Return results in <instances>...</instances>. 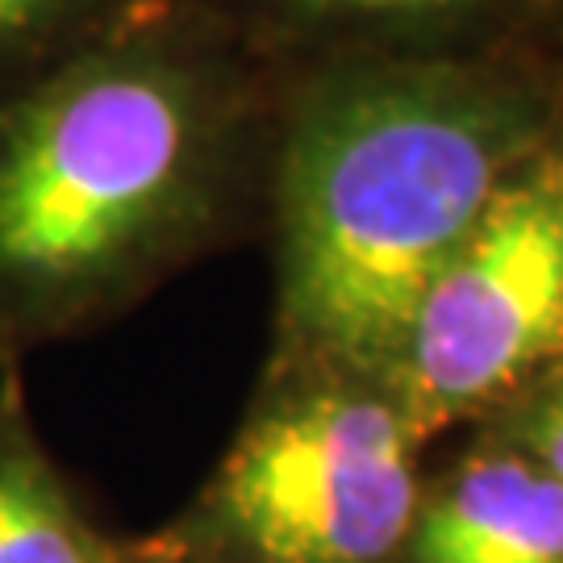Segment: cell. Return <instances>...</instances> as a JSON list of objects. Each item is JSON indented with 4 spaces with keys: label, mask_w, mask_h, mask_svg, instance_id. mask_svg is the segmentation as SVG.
<instances>
[{
    "label": "cell",
    "mask_w": 563,
    "mask_h": 563,
    "mask_svg": "<svg viewBox=\"0 0 563 563\" xmlns=\"http://www.w3.org/2000/svg\"><path fill=\"white\" fill-rule=\"evenodd\" d=\"M563 355V134L493 197L384 363L418 430L481 426Z\"/></svg>",
    "instance_id": "cell-4"
},
{
    "label": "cell",
    "mask_w": 563,
    "mask_h": 563,
    "mask_svg": "<svg viewBox=\"0 0 563 563\" xmlns=\"http://www.w3.org/2000/svg\"><path fill=\"white\" fill-rule=\"evenodd\" d=\"M284 84L351 63L563 42V0H201Z\"/></svg>",
    "instance_id": "cell-5"
},
{
    "label": "cell",
    "mask_w": 563,
    "mask_h": 563,
    "mask_svg": "<svg viewBox=\"0 0 563 563\" xmlns=\"http://www.w3.org/2000/svg\"><path fill=\"white\" fill-rule=\"evenodd\" d=\"M155 534H159V555H155V563H213V560H205V555H197V551H188L167 526L155 530Z\"/></svg>",
    "instance_id": "cell-10"
},
{
    "label": "cell",
    "mask_w": 563,
    "mask_h": 563,
    "mask_svg": "<svg viewBox=\"0 0 563 563\" xmlns=\"http://www.w3.org/2000/svg\"><path fill=\"white\" fill-rule=\"evenodd\" d=\"M284 80L167 0L0 101V367L260 239Z\"/></svg>",
    "instance_id": "cell-1"
},
{
    "label": "cell",
    "mask_w": 563,
    "mask_h": 563,
    "mask_svg": "<svg viewBox=\"0 0 563 563\" xmlns=\"http://www.w3.org/2000/svg\"><path fill=\"white\" fill-rule=\"evenodd\" d=\"M159 534L104 530L42 443L21 367H0V563H155Z\"/></svg>",
    "instance_id": "cell-7"
},
{
    "label": "cell",
    "mask_w": 563,
    "mask_h": 563,
    "mask_svg": "<svg viewBox=\"0 0 563 563\" xmlns=\"http://www.w3.org/2000/svg\"><path fill=\"white\" fill-rule=\"evenodd\" d=\"M167 0H0V101Z\"/></svg>",
    "instance_id": "cell-8"
},
{
    "label": "cell",
    "mask_w": 563,
    "mask_h": 563,
    "mask_svg": "<svg viewBox=\"0 0 563 563\" xmlns=\"http://www.w3.org/2000/svg\"><path fill=\"white\" fill-rule=\"evenodd\" d=\"M426 446L384 372L263 360L225 455L167 530L213 563H401Z\"/></svg>",
    "instance_id": "cell-3"
},
{
    "label": "cell",
    "mask_w": 563,
    "mask_h": 563,
    "mask_svg": "<svg viewBox=\"0 0 563 563\" xmlns=\"http://www.w3.org/2000/svg\"><path fill=\"white\" fill-rule=\"evenodd\" d=\"M472 430L522 451L526 460H534L563 484V355Z\"/></svg>",
    "instance_id": "cell-9"
},
{
    "label": "cell",
    "mask_w": 563,
    "mask_h": 563,
    "mask_svg": "<svg viewBox=\"0 0 563 563\" xmlns=\"http://www.w3.org/2000/svg\"><path fill=\"white\" fill-rule=\"evenodd\" d=\"M563 134V42L351 63L284 84L263 234L267 360L384 372L422 288Z\"/></svg>",
    "instance_id": "cell-2"
},
{
    "label": "cell",
    "mask_w": 563,
    "mask_h": 563,
    "mask_svg": "<svg viewBox=\"0 0 563 563\" xmlns=\"http://www.w3.org/2000/svg\"><path fill=\"white\" fill-rule=\"evenodd\" d=\"M401 563H563V484L472 430L460 455L426 472Z\"/></svg>",
    "instance_id": "cell-6"
}]
</instances>
